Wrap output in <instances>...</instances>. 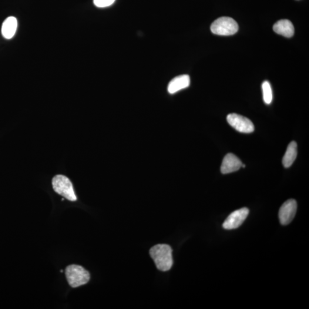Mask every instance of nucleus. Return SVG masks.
<instances>
[{
  "mask_svg": "<svg viewBox=\"0 0 309 309\" xmlns=\"http://www.w3.org/2000/svg\"><path fill=\"white\" fill-rule=\"evenodd\" d=\"M150 254L159 270L167 271L172 267L173 250L169 245L157 244L151 248Z\"/></svg>",
  "mask_w": 309,
  "mask_h": 309,
  "instance_id": "obj_1",
  "label": "nucleus"
},
{
  "mask_svg": "<svg viewBox=\"0 0 309 309\" xmlns=\"http://www.w3.org/2000/svg\"><path fill=\"white\" fill-rule=\"evenodd\" d=\"M65 274L67 281L73 288L86 285L90 280L89 272L79 265H71L67 266Z\"/></svg>",
  "mask_w": 309,
  "mask_h": 309,
  "instance_id": "obj_2",
  "label": "nucleus"
},
{
  "mask_svg": "<svg viewBox=\"0 0 309 309\" xmlns=\"http://www.w3.org/2000/svg\"><path fill=\"white\" fill-rule=\"evenodd\" d=\"M237 22L228 17H221L215 20L211 26V31L214 34L220 36H230L236 34L238 31Z\"/></svg>",
  "mask_w": 309,
  "mask_h": 309,
  "instance_id": "obj_3",
  "label": "nucleus"
},
{
  "mask_svg": "<svg viewBox=\"0 0 309 309\" xmlns=\"http://www.w3.org/2000/svg\"><path fill=\"white\" fill-rule=\"evenodd\" d=\"M52 186L56 193L66 198L68 200L75 201L77 200L72 183L66 176L58 175L52 179Z\"/></svg>",
  "mask_w": 309,
  "mask_h": 309,
  "instance_id": "obj_4",
  "label": "nucleus"
},
{
  "mask_svg": "<svg viewBox=\"0 0 309 309\" xmlns=\"http://www.w3.org/2000/svg\"><path fill=\"white\" fill-rule=\"evenodd\" d=\"M227 120L228 123L238 132L249 133L254 131L253 122L246 117L237 113H230L227 116Z\"/></svg>",
  "mask_w": 309,
  "mask_h": 309,
  "instance_id": "obj_5",
  "label": "nucleus"
},
{
  "mask_svg": "<svg viewBox=\"0 0 309 309\" xmlns=\"http://www.w3.org/2000/svg\"><path fill=\"white\" fill-rule=\"evenodd\" d=\"M248 214L249 210L246 207L234 211L225 220L223 227L226 230L236 229L243 223Z\"/></svg>",
  "mask_w": 309,
  "mask_h": 309,
  "instance_id": "obj_6",
  "label": "nucleus"
},
{
  "mask_svg": "<svg viewBox=\"0 0 309 309\" xmlns=\"http://www.w3.org/2000/svg\"><path fill=\"white\" fill-rule=\"evenodd\" d=\"M297 210V203L294 199H289L282 205L279 211V219L282 225H287L293 220Z\"/></svg>",
  "mask_w": 309,
  "mask_h": 309,
  "instance_id": "obj_7",
  "label": "nucleus"
},
{
  "mask_svg": "<svg viewBox=\"0 0 309 309\" xmlns=\"http://www.w3.org/2000/svg\"><path fill=\"white\" fill-rule=\"evenodd\" d=\"M243 166L241 160L233 154H228L224 156L221 165V172L223 174H230L239 170Z\"/></svg>",
  "mask_w": 309,
  "mask_h": 309,
  "instance_id": "obj_8",
  "label": "nucleus"
},
{
  "mask_svg": "<svg viewBox=\"0 0 309 309\" xmlns=\"http://www.w3.org/2000/svg\"><path fill=\"white\" fill-rule=\"evenodd\" d=\"M190 85V76L183 75L175 77L168 86V92L170 94H174L179 90L185 89Z\"/></svg>",
  "mask_w": 309,
  "mask_h": 309,
  "instance_id": "obj_9",
  "label": "nucleus"
},
{
  "mask_svg": "<svg viewBox=\"0 0 309 309\" xmlns=\"http://www.w3.org/2000/svg\"><path fill=\"white\" fill-rule=\"evenodd\" d=\"M273 30L279 35L291 38L294 34V28L293 23L288 20H281L273 26Z\"/></svg>",
  "mask_w": 309,
  "mask_h": 309,
  "instance_id": "obj_10",
  "label": "nucleus"
},
{
  "mask_svg": "<svg viewBox=\"0 0 309 309\" xmlns=\"http://www.w3.org/2000/svg\"><path fill=\"white\" fill-rule=\"evenodd\" d=\"M18 28V21L15 17H9L3 22L2 35L6 39H11L15 36Z\"/></svg>",
  "mask_w": 309,
  "mask_h": 309,
  "instance_id": "obj_11",
  "label": "nucleus"
},
{
  "mask_svg": "<svg viewBox=\"0 0 309 309\" xmlns=\"http://www.w3.org/2000/svg\"><path fill=\"white\" fill-rule=\"evenodd\" d=\"M297 156V144L293 141L287 148L286 153L282 160V163L285 168L290 167L294 163Z\"/></svg>",
  "mask_w": 309,
  "mask_h": 309,
  "instance_id": "obj_12",
  "label": "nucleus"
},
{
  "mask_svg": "<svg viewBox=\"0 0 309 309\" xmlns=\"http://www.w3.org/2000/svg\"><path fill=\"white\" fill-rule=\"evenodd\" d=\"M264 100L265 103L270 105L273 100V93L269 82L265 81L263 84Z\"/></svg>",
  "mask_w": 309,
  "mask_h": 309,
  "instance_id": "obj_13",
  "label": "nucleus"
},
{
  "mask_svg": "<svg viewBox=\"0 0 309 309\" xmlns=\"http://www.w3.org/2000/svg\"><path fill=\"white\" fill-rule=\"evenodd\" d=\"M115 0H93V4L98 8H106L112 5Z\"/></svg>",
  "mask_w": 309,
  "mask_h": 309,
  "instance_id": "obj_14",
  "label": "nucleus"
}]
</instances>
